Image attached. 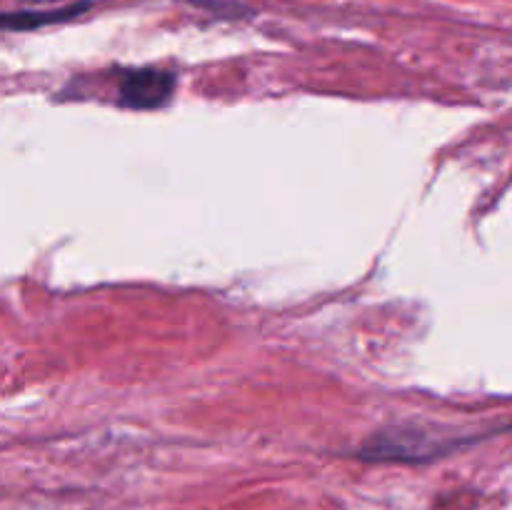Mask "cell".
Masks as SVG:
<instances>
[{"label": "cell", "instance_id": "obj_1", "mask_svg": "<svg viewBox=\"0 0 512 510\" xmlns=\"http://www.w3.org/2000/svg\"><path fill=\"white\" fill-rule=\"evenodd\" d=\"M458 443H443L425 433L423 428H388L375 433L360 448V458L365 460H425Z\"/></svg>", "mask_w": 512, "mask_h": 510}, {"label": "cell", "instance_id": "obj_2", "mask_svg": "<svg viewBox=\"0 0 512 510\" xmlns=\"http://www.w3.org/2000/svg\"><path fill=\"white\" fill-rule=\"evenodd\" d=\"M175 75L163 68H130L120 73L118 100L128 108L150 110L173 95Z\"/></svg>", "mask_w": 512, "mask_h": 510}, {"label": "cell", "instance_id": "obj_3", "mask_svg": "<svg viewBox=\"0 0 512 510\" xmlns=\"http://www.w3.org/2000/svg\"><path fill=\"white\" fill-rule=\"evenodd\" d=\"M90 3H73L65 5V8L55 10H20V13H5L3 25L5 30H33L40 28V25L60 23V20H70L78 13L88 10Z\"/></svg>", "mask_w": 512, "mask_h": 510}, {"label": "cell", "instance_id": "obj_4", "mask_svg": "<svg viewBox=\"0 0 512 510\" xmlns=\"http://www.w3.org/2000/svg\"><path fill=\"white\" fill-rule=\"evenodd\" d=\"M20 3H23V5H30V8L38 10V5H43V8H45V5L55 3V0H20Z\"/></svg>", "mask_w": 512, "mask_h": 510}]
</instances>
